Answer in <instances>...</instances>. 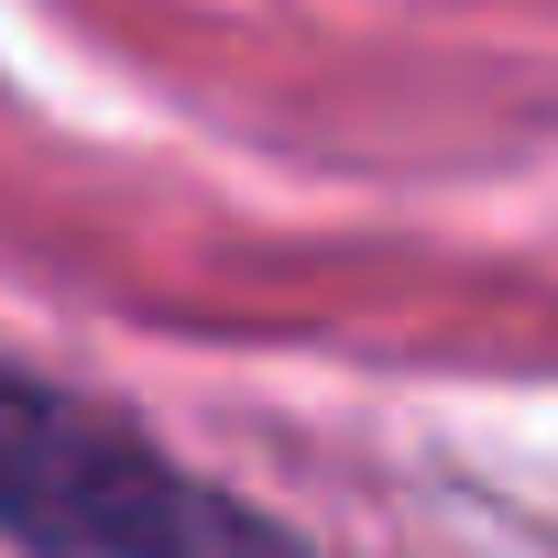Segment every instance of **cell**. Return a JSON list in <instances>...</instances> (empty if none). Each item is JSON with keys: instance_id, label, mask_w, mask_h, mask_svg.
I'll use <instances>...</instances> for the list:
<instances>
[{"instance_id": "obj_1", "label": "cell", "mask_w": 558, "mask_h": 558, "mask_svg": "<svg viewBox=\"0 0 558 558\" xmlns=\"http://www.w3.org/2000/svg\"><path fill=\"white\" fill-rule=\"evenodd\" d=\"M0 525L45 558H307L121 405L0 362Z\"/></svg>"}]
</instances>
